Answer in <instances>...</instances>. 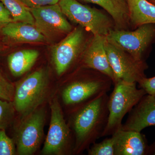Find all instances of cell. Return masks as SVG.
I'll list each match as a JSON object with an SVG mask.
<instances>
[{
    "mask_svg": "<svg viewBox=\"0 0 155 155\" xmlns=\"http://www.w3.org/2000/svg\"><path fill=\"white\" fill-rule=\"evenodd\" d=\"M109 96L104 94L73 111L70 126L74 132L73 151L79 153L102 137L109 117Z\"/></svg>",
    "mask_w": 155,
    "mask_h": 155,
    "instance_id": "1",
    "label": "cell"
},
{
    "mask_svg": "<svg viewBox=\"0 0 155 155\" xmlns=\"http://www.w3.org/2000/svg\"><path fill=\"white\" fill-rule=\"evenodd\" d=\"M14 103L16 112L21 117L41 106L49 90V73L41 68L25 77L15 86Z\"/></svg>",
    "mask_w": 155,
    "mask_h": 155,
    "instance_id": "2",
    "label": "cell"
},
{
    "mask_svg": "<svg viewBox=\"0 0 155 155\" xmlns=\"http://www.w3.org/2000/svg\"><path fill=\"white\" fill-rule=\"evenodd\" d=\"M114 84V90L109 96V117L103 137L113 135L122 128L124 116L147 94L143 89L137 88L135 82L118 80Z\"/></svg>",
    "mask_w": 155,
    "mask_h": 155,
    "instance_id": "3",
    "label": "cell"
},
{
    "mask_svg": "<svg viewBox=\"0 0 155 155\" xmlns=\"http://www.w3.org/2000/svg\"><path fill=\"white\" fill-rule=\"evenodd\" d=\"M113 81L97 71L86 78L75 79L67 84L61 93L65 105L76 108L110 90Z\"/></svg>",
    "mask_w": 155,
    "mask_h": 155,
    "instance_id": "4",
    "label": "cell"
},
{
    "mask_svg": "<svg viewBox=\"0 0 155 155\" xmlns=\"http://www.w3.org/2000/svg\"><path fill=\"white\" fill-rule=\"evenodd\" d=\"M46 116L45 109L40 106L21 117L13 139L17 154L31 155L37 151L43 138Z\"/></svg>",
    "mask_w": 155,
    "mask_h": 155,
    "instance_id": "5",
    "label": "cell"
},
{
    "mask_svg": "<svg viewBox=\"0 0 155 155\" xmlns=\"http://www.w3.org/2000/svg\"><path fill=\"white\" fill-rule=\"evenodd\" d=\"M58 4L66 17L94 35L106 36L113 30L112 20L97 9L84 5L76 0H60Z\"/></svg>",
    "mask_w": 155,
    "mask_h": 155,
    "instance_id": "6",
    "label": "cell"
},
{
    "mask_svg": "<svg viewBox=\"0 0 155 155\" xmlns=\"http://www.w3.org/2000/svg\"><path fill=\"white\" fill-rule=\"evenodd\" d=\"M155 24H144L134 31L112 30L106 36L107 41L126 52L137 61H144L143 55L155 39Z\"/></svg>",
    "mask_w": 155,
    "mask_h": 155,
    "instance_id": "7",
    "label": "cell"
},
{
    "mask_svg": "<svg viewBox=\"0 0 155 155\" xmlns=\"http://www.w3.org/2000/svg\"><path fill=\"white\" fill-rule=\"evenodd\" d=\"M50 107L49 128L41 153L44 155H61L70 153L71 129L64 119L62 108L57 97L53 98Z\"/></svg>",
    "mask_w": 155,
    "mask_h": 155,
    "instance_id": "8",
    "label": "cell"
},
{
    "mask_svg": "<svg viewBox=\"0 0 155 155\" xmlns=\"http://www.w3.org/2000/svg\"><path fill=\"white\" fill-rule=\"evenodd\" d=\"M105 48L114 74V84L118 80L138 83L146 77L144 72L148 68L145 61H137L130 54L107 41Z\"/></svg>",
    "mask_w": 155,
    "mask_h": 155,
    "instance_id": "9",
    "label": "cell"
},
{
    "mask_svg": "<svg viewBox=\"0 0 155 155\" xmlns=\"http://www.w3.org/2000/svg\"><path fill=\"white\" fill-rule=\"evenodd\" d=\"M29 10L34 19V25L47 41L61 35L69 34L72 31V26L58 3L29 8Z\"/></svg>",
    "mask_w": 155,
    "mask_h": 155,
    "instance_id": "10",
    "label": "cell"
},
{
    "mask_svg": "<svg viewBox=\"0 0 155 155\" xmlns=\"http://www.w3.org/2000/svg\"><path fill=\"white\" fill-rule=\"evenodd\" d=\"M84 42V33L82 27L79 26L54 47L52 59L58 75H63L77 60Z\"/></svg>",
    "mask_w": 155,
    "mask_h": 155,
    "instance_id": "11",
    "label": "cell"
},
{
    "mask_svg": "<svg viewBox=\"0 0 155 155\" xmlns=\"http://www.w3.org/2000/svg\"><path fill=\"white\" fill-rule=\"evenodd\" d=\"M122 129L141 132L147 127L155 126V96H143L131 111Z\"/></svg>",
    "mask_w": 155,
    "mask_h": 155,
    "instance_id": "12",
    "label": "cell"
},
{
    "mask_svg": "<svg viewBox=\"0 0 155 155\" xmlns=\"http://www.w3.org/2000/svg\"><path fill=\"white\" fill-rule=\"evenodd\" d=\"M89 45L84 53L81 62L84 67L93 69L110 78L113 83L114 74L105 48L106 36L94 35Z\"/></svg>",
    "mask_w": 155,
    "mask_h": 155,
    "instance_id": "13",
    "label": "cell"
},
{
    "mask_svg": "<svg viewBox=\"0 0 155 155\" xmlns=\"http://www.w3.org/2000/svg\"><path fill=\"white\" fill-rule=\"evenodd\" d=\"M114 155H148L149 146L141 132L122 128L114 134Z\"/></svg>",
    "mask_w": 155,
    "mask_h": 155,
    "instance_id": "14",
    "label": "cell"
},
{
    "mask_svg": "<svg viewBox=\"0 0 155 155\" xmlns=\"http://www.w3.org/2000/svg\"><path fill=\"white\" fill-rule=\"evenodd\" d=\"M2 34L8 40L16 43H39L46 39L34 25L21 22H12L1 28Z\"/></svg>",
    "mask_w": 155,
    "mask_h": 155,
    "instance_id": "15",
    "label": "cell"
},
{
    "mask_svg": "<svg viewBox=\"0 0 155 155\" xmlns=\"http://www.w3.org/2000/svg\"><path fill=\"white\" fill-rule=\"evenodd\" d=\"M129 20L135 26L155 24V5L147 0H126Z\"/></svg>",
    "mask_w": 155,
    "mask_h": 155,
    "instance_id": "16",
    "label": "cell"
},
{
    "mask_svg": "<svg viewBox=\"0 0 155 155\" xmlns=\"http://www.w3.org/2000/svg\"><path fill=\"white\" fill-rule=\"evenodd\" d=\"M39 56L38 51L35 49H24L11 53L8 58L9 69L14 77L25 74L32 67Z\"/></svg>",
    "mask_w": 155,
    "mask_h": 155,
    "instance_id": "17",
    "label": "cell"
},
{
    "mask_svg": "<svg viewBox=\"0 0 155 155\" xmlns=\"http://www.w3.org/2000/svg\"><path fill=\"white\" fill-rule=\"evenodd\" d=\"M98 5L111 15L118 29L124 28L129 20V11L126 0H83Z\"/></svg>",
    "mask_w": 155,
    "mask_h": 155,
    "instance_id": "18",
    "label": "cell"
},
{
    "mask_svg": "<svg viewBox=\"0 0 155 155\" xmlns=\"http://www.w3.org/2000/svg\"><path fill=\"white\" fill-rule=\"evenodd\" d=\"M8 10L13 22H21L34 25L35 20L29 8L19 0H0Z\"/></svg>",
    "mask_w": 155,
    "mask_h": 155,
    "instance_id": "19",
    "label": "cell"
},
{
    "mask_svg": "<svg viewBox=\"0 0 155 155\" xmlns=\"http://www.w3.org/2000/svg\"><path fill=\"white\" fill-rule=\"evenodd\" d=\"M16 112L13 101L0 100V129L5 130L12 125Z\"/></svg>",
    "mask_w": 155,
    "mask_h": 155,
    "instance_id": "20",
    "label": "cell"
},
{
    "mask_svg": "<svg viewBox=\"0 0 155 155\" xmlns=\"http://www.w3.org/2000/svg\"><path fill=\"white\" fill-rule=\"evenodd\" d=\"M97 143H94L88 149L89 155H114L115 138L114 134Z\"/></svg>",
    "mask_w": 155,
    "mask_h": 155,
    "instance_id": "21",
    "label": "cell"
},
{
    "mask_svg": "<svg viewBox=\"0 0 155 155\" xmlns=\"http://www.w3.org/2000/svg\"><path fill=\"white\" fill-rule=\"evenodd\" d=\"M16 154L17 150L14 139L7 135L5 130L0 129V155Z\"/></svg>",
    "mask_w": 155,
    "mask_h": 155,
    "instance_id": "22",
    "label": "cell"
},
{
    "mask_svg": "<svg viewBox=\"0 0 155 155\" xmlns=\"http://www.w3.org/2000/svg\"><path fill=\"white\" fill-rule=\"evenodd\" d=\"M15 86L3 76L0 71V100L14 101Z\"/></svg>",
    "mask_w": 155,
    "mask_h": 155,
    "instance_id": "23",
    "label": "cell"
},
{
    "mask_svg": "<svg viewBox=\"0 0 155 155\" xmlns=\"http://www.w3.org/2000/svg\"><path fill=\"white\" fill-rule=\"evenodd\" d=\"M29 8H34L49 5L58 4L60 0H19Z\"/></svg>",
    "mask_w": 155,
    "mask_h": 155,
    "instance_id": "24",
    "label": "cell"
},
{
    "mask_svg": "<svg viewBox=\"0 0 155 155\" xmlns=\"http://www.w3.org/2000/svg\"><path fill=\"white\" fill-rule=\"evenodd\" d=\"M140 88L143 89L147 94L155 96V76L143 78L138 83Z\"/></svg>",
    "mask_w": 155,
    "mask_h": 155,
    "instance_id": "25",
    "label": "cell"
},
{
    "mask_svg": "<svg viewBox=\"0 0 155 155\" xmlns=\"http://www.w3.org/2000/svg\"><path fill=\"white\" fill-rule=\"evenodd\" d=\"M12 22L13 19L10 12L0 1V28Z\"/></svg>",
    "mask_w": 155,
    "mask_h": 155,
    "instance_id": "26",
    "label": "cell"
},
{
    "mask_svg": "<svg viewBox=\"0 0 155 155\" xmlns=\"http://www.w3.org/2000/svg\"><path fill=\"white\" fill-rule=\"evenodd\" d=\"M148 155H155V140L152 144L149 146Z\"/></svg>",
    "mask_w": 155,
    "mask_h": 155,
    "instance_id": "27",
    "label": "cell"
},
{
    "mask_svg": "<svg viewBox=\"0 0 155 155\" xmlns=\"http://www.w3.org/2000/svg\"><path fill=\"white\" fill-rule=\"evenodd\" d=\"M147 1H149V2H152L153 4H155V0H147Z\"/></svg>",
    "mask_w": 155,
    "mask_h": 155,
    "instance_id": "28",
    "label": "cell"
},
{
    "mask_svg": "<svg viewBox=\"0 0 155 155\" xmlns=\"http://www.w3.org/2000/svg\"></svg>",
    "mask_w": 155,
    "mask_h": 155,
    "instance_id": "29",
    "label": "cell"
},
{
    "mask_svg": "<svg viewBox=\"0 0 155 155\" xmlns=\"http://www.w3.org/2000/svg\"></svg>",
    "mask_w": 155,
    "mask_h": 155,
    "instance_id": "30",
    "label": "cell"
}]
</instances>
